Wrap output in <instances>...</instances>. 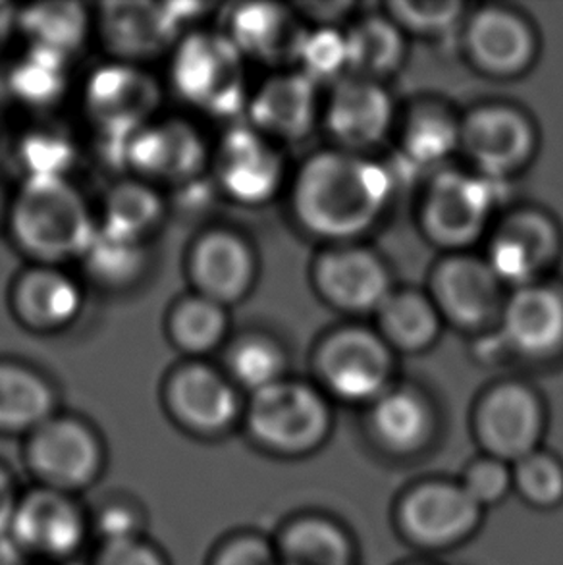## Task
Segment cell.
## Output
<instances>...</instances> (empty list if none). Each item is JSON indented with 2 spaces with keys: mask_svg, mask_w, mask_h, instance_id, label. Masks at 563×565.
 I'll use <instances>...</instances> for the list:
<instances>
[{
  "mask_svg": "<svg viewBox=\"0 0 563 565\" xmlns=\"http://www.w3.org/2000/svg\"><path fill=\"white\" fill-rule=\"evenodd\" d=\"M242 425L253 446L263 454L304 459L325 448L334 420L325 392L284 379L249 396Z\"/></svg>",
  "mask_w": 563,
  "mask_h": 565,
  "instance_id": "3957f363",
  "label": "cell"
},
{
  "mask_svg": "<svg viewBox=\"0 0 563 565\" xmlns=\"http://www.w3.org/2000/svg\"><path fill=\"white\" fill-rule=\"evenodd\" d=\"M498 180L482 174L442 172L423 203L426 236L449 249H464L487 230L498 201Z\"/></svg>",
  "mask_w": 563,
  "mask_h": 565,
  "instance_id": "7c38bea8",
  "label": "cell"
},
{
  "mask_svg": "<svg viewBox=\"0 0 563 565\" xmlns=\"http://www.w3.org/2000/svg\"><path fill=\"white\" fill-rule=\"evenodd\" d=\"M367 436L386 458H419L438 436V415L421 390L394 384L367 407Z\"/></svg>",
  "mask_w": 563,
  "mask_h": 565,
  "instance_id": "ffe728a7",
  "label": "cell"
},
{
  "mask_svg": "<svg viewBox=\"0 0 563 565\" xmlns=\"http://www.w3.org/2000/svg\"><path fill=\"white\" fill-rule=\"evenodd\" d=\"M8 224L23 253L53 267L82 259L97 230L87 201L68 178H25L10 201Z\"/></svg>",
  "mask_w": 563,
  "mask_h": 565,
  "instance_id": "7a4b0ae2",
  "label": "cell"
},
{
  "mask_svg": "<svg viewBox=\"0 0 563 565\" xmlns=\"http://www.w3.org/2000/svg\"><path fill=\"white\" fill-rule=\"evenodd\" d=\"M431 299L442 319L461 329H485L500 321L503 284L487 259L469 253H452L434 268Z\"/></svg>",
  "mask_w": 563,
  "mask_h": 565,
  "instance_id": "5bb4252c",
  "label": "cell"
},
{
  "mask_svg": "<svg viewBox=\"0 0 563 565\" xmlns=\"http://www.w3.org/2000/svg\"><path fill=\"white\" fill-rule=\"evenodd\" d=\"M188 268L195 294L229 307L252 290L257 259L244 236L234 230L213 228L195 239Z\"/></svg>",
  "mask_w": 563,
  "mask_h": 565,
  "instance_id": "44dd1931",
  "label": "cell"
},
{
  "mask_svg": "<svg viewBox=\"0 0 563 565\" xmlns=\"http://www.w3.org/2000/svg\"><path fill=\"white\" fill-rule=\"evenodd\" d=\"M12 307L28 329L51 332L76 321L84 307V294L61 268L35 265L15 280Z\"/></svg>",
  "mask_w": 563,
  "mask_h": 565,
  "instance_id": "4316f807",
  "label": "cell"
},
{
  "mask_svg": "<svg viewBox=\"0 0 563 565\" xmlns=\"http://www.w3.org/2000/svg\"><path fill=\"white\" fill-rule=\"evenodd\" d=\"M315 371L325 394L343 404L369 405L392 388V348L379 332L348 327L332 332L315 353Z\"/></svg>",
  "mask_w": 563,
  "mask_h": 565,
  "instance_id": "30bf717a",
  "label": "cell"
},
{
  "mask_svg": "<svg viewBox=\"0 0 563 565\" xmlns=\"http://www.w3.org/2000/svg\"><path fill=\"white\" fill-rule=\"evenodd\" d=\"M465 43L475 66L496 77L523 74L537 54L533 28L523 15L502 7L482 8L472 15Z\"/></svg>",
  "mask_w": 563,
  "mask_h": 565,
  "instance_id": "7402d4cb",
  "label": "cell"
},
{
  "mask_svg": "<svg viewBox=\"0 0 563 565\" xmlns=\"http://www.w3.org/2000/svg\"><path fill=\"white\" fill-rule=\"evenodd\" d=\"M465 7L461 2H419V0H394L390 2V20L402 31H412L415 35H446L454 30Z\"/></svg>",
  "mask_w": 563,
  "mask_h": 565,
  "instance_id": "b9f144b4",
  "label": "cell"
},
{
  "mask_svg": "<svg viewBox=\"0 0 563 565\" xmlns=\"http://www.w3.org/2000/svg\"><path fill=\"white\" fill-rule=\"evenodd\" d=\"M82 260L93 282L105 288H126L144 275L147 249L141 239L124 236L97 224L95 236L82 255Z\"/></svg>",
  "mask_w": 563,
  "mask_h": 565,
  "instance_id": "836d02e7",
  "label": "cell"
},
{
  "mask_svg": "<svg viewBox=\"0 0 563 565\" xmlns=\"http://www.w3.org/2000/svg\"><path fill=\"white\" fill-rule=\"evenodd\" d=\"M457 481L471 497L472 502L479 504L485 512L502 504L503 500L513 494L510 463H503L500 459L490 458L485 454L472 458L464 467Z\"/></svg>",
  "mask_w": 563,
  "mask_h": 565,
  "instance_id": "7bdbcfd3",
  "label": "cell"
},
{
  "mask_svg": "<svg viewBox=\"0 0 563 565\" xmlns=\"http://www.w3.org/2000/svg\"><path fill=\"white\" fill-rule=\"evenodd\" d=\"M92 535L89 510L79 498L35 484L23 490L8 531L18 554L41 565H66Z\"/></svg>",
  "mask_w": 563,
  "mask_h": 565,
  "instance_id": "ba28073f",
  "label": "cell"
},
{
  "mask_svg": "<svg viewBox=\"0 0 563 565\" xmlns=\"http://www.w3.org/2000/svg\"><path fill=\"white\" fill-rule=\"evenodd\" d=\"M89 565H170L164 551L147 535L97 541Z\"/></svg>",
  "mask_w": 563,
  "mask_h": 565,
  "instance_id": "bcb514c9",
  "label": "cell"
},
{
  "mask_svg": "<svg viewBox=\"0 0 563 565\" xmlns=\"http://www.w3.org/2000/svg\"><path fill=\"white\" fill-rule=\"evenodd\" d=\"M546 423L541 394L525 382L506 381L490 386L477 399L471 433L480 454L513 466L541 450Z\"/></svg>",
  "mask_w": 563,
  "mask_h": 565,
  "instance_id": "9c48e42d",
  "label": "cell"
},
{
  "mask_svg": "<svg viewBox=\"0 0 563 565\" xmlns=\"http://www.w3.org/2000/svg\"><path fill=\"white\" fill-rule=\"evenodd\" d=\"M394 178L355 153H317L297 172L291 190L296 218L312 236L348 244L381 218Z\"/></svg>",
  "mask_w": 563,
  "mask_h": 565,
  "instance_id": "6da1fadb",
  "label": "cell"
},
{
  "mask_svg": "<svg viewBox=\"0 0 563 565\" xmlns=\"http://www.w3.org/2000/svg\"><path fill=\"white\" fill-rule=\"evenodd\" d=\"M513 494L537 512H556L563 505V459L554 451L529 454L511 466Z\"/></svg>",
  "mask_w": 563,
  "mask_h": 565,
  "instance_id": "f35d334b",
  "label": "cell"
},
{
  "mask_svg": "<svg viewBox=\"0 0 563 565\" xmlns=\"http://www.w3.org/2000/svg\"><path fill=\"white\" fill-rule=\"evenodd\" d=\"M291 15L276 4H237L224 20L222 33L244 58L275 61L294 51L299 33H291Z\"/></svg>",
  "mask_w": 563,
  "mask_h": 565,
  "instance_id": "f1b7e54d",
  "label": "cell"
},
{
  "mask_svg": "<svg viewBox=\"0 0 563 565\" xmlns=\"http://www.w3.org/2000/svg\"><path fill=\"white\" fill-rule=\"evenodd\" d=\"M280 565H355L358 543L350 529L330 513H294L282 523L275 536Z\"/></svg>",
  "mask_w": 563,
  "mask_h": 565,
  "instance_id": "484cf974",
  "label": "cell"
},
{
  "mask_svg": "<svg viewBox=\"0 0 563 565\" xmlns=\"http://www.w3.org/2000/svg\"><path fill=\"white\" fill-rule=\"evenodd\" d=\"M206 565H280L273 536L257 531H236L214 544Z\"/></svg>",
  "mask_w": 563,
  "mask_h": 565,
  "instance_id": "f6af8a7d",
  "label": "cell"
},
{
  "mask_svg": "<svg viewBox=\"0 0 563 565\" xmlns=\"http://www.w3.org/2000/svg\"><path fill=\"white\" fill-rule=\"evenodd\" d=\"M89 520L92 533L97 535L99 541L145 535L144 508L136 502V498L118 492L100 502L99 508L89 510Z\"/></svg>",
  "mask_w": 563,
  "mask_h": 565,
  "instance_id": "ee69618b",
  "label": "cell"
},
{
  "mask_svg": "<svg viewBox=\"0 0 563 565\" xmlns=\"http://www.w3.org/2000/svg\"><path fill=\"white\" fill-rule=\"evenodd\" d=\"M22 458L35 487L77 498L92 490L107 469V448L99 430L68 413H54L25 436Z\"/></svg>",
  "mask_w": 563,
  "mask_h": 565,
  "instance_id": "8992f818",
  "label": "cell"
},
{
  "mask_svg": "<svg viewBox=\"0 0 563 565\" xmlns=\"http://www.w3.org/2000/svg\"><path fill=\"white\" fill-rule=\"evenodd\" d=\"M255 130L265 138L297 141L311 131L319 115V85L299 72L276 74L247 103Z\"/></svg>",
  "mask_w": 563,
  "mask_h": 565,
  "instance_id": "cb8c5ba5",
  "label": "cell"
},
{
  "mask_svg": "<svg viewBox=\"0 0 563 565\" xmlns=\"http://www.w3.org/2000/svg\"><path fill=\"white\" fill-rule=\"evenodd\" d=\"M12 554H18L12 541L8 536H0V565H7Z\"/></svg>",
  "mask_w": 563,
  "mask_h": 565,
  "instance_id": "681fc988",
  "label": "cell"
},
{
  "mask_svg": "<svg viewBox=\"0 0 563 565\" xmlns=\"http://www.w3.org/2000/svg\"><path fill=\"white\" fill-rule=\"evenodd\" d=\"M214 177L222 191L245 205L267 203L284 178V162L270 139L252 124L232 126L214 154Z\"/></svg>",
  "mask_w": 563,
  "mask_h": 565,
  "instance_id": "d6986e66",
  "label": "cell"
},
{
  "mask_svg": "<svg viewBox=\"0 0 563 565\" xmlns=\"http://www.w3.org/2000/svg\"><path fill=\"white\" fill-rule=\"evenodd\" d=\"M459 147L479 174L502 182L531 161L537 134L519 108L487 105L475 108L461 122Z\"/></svg>",
  "mask_w": 563,
  "mask_h": 565,
  "instance_id": "9a60e30c",
  "label": "cell"
},
{
  "mask_svg": "<svg viewBox=\"0 0 563 565\" xmlns=\"http://www.w3.org/2000/svg\"><path fill=\"white\" fill-rule=\"evenodd\" d=\"M502 338L513 352L525 358H550L563 348V294L549 284L516 288L506 298Z\"/></svg>",
  "mask_w": 563,
  "mask_h": 565,
  "instance_id": "603a6c76",
  "label": "cell"
},
{
  "mask_svg": "<svg viewBox=\"0 0 563 565\" xmlns=\"http://www.w3.org/2000/svg\"><path fill=\"white\" fill-rule=\"evenodd\" d=\"M56 412L53 384L35 369L0 361V435L25 436Z\"/></svg>",
  "mask_w": 563,
  "mask_h": 565,
  "instance_id": "83f0119b",
  "label": "cell"
},
{
  "mask_svg": "<svg viewBox=\"0 0 563 565\" xmlns=\"http://www.w3.org/2000/svg\"><path fill=\"white\" fill-rule=\"evenodd\" d=\"M346 35L348 70L374 79L394 72L404 58V31L389 15H367Z\"/></svg>",
  "mask_w": 563,
  "mask_h": 565,
  "instance_id": "4dcf8cb0",
  "label": "cell"
},
{
  "mask_svg": "<svg viewBox=\"0 0 563 565\" xmlns=\"http://www.w3.org/2000/svg\"><path fill=\"white\" fill-rule=\"evenodd\" d=\"M376 319L382 340L400 352H423L440 334V313L423 291L392 290L379 307Z\"/></svg>",
  "mask_w": 563,
  "mask_h": 565,
  "instance_id": "f546056e",
  "label": "cell"
},
{
  "mask_svg": "<svg viewBox=\"0 0 563 565\" xmlns=\"http://www.w3.org/2000/svg\"><path fill=\"white\" fill-rule=\"evenodd\" d=\"M8 209H10V201H7V195L0 188V224L2 221H8Z\"/></svg>",
  "mask_w": 563,
  "mask_h": 565,
  "instance_id": "f907efd6",
  "label": "cell"
},
{
  "mask_svg": "<svg viewBox=\"0 0 563 565\" xmlns=\"http://www.w3.org/2000/svg\"><path fill=\"white\" fill-rule=\"evenodd\" d=\"M226 375L249 396L286 379L288 360L280 344L265 334H245L230 344Z\"/></svg>",
  "mask_w": 563,
  "mask_h": 565,
  "instance_id": "8d00e7d4",
  "label": "cell"
},
{
  "mask_svg": "<svg viewBox=\"0 0 563 565\" xmlns=\"http://www.w3.org/2000/svg\"><path fill=\"white\" fill-rule=\"evenodd\" d=\"M289 58L297 62L296 72L304 74L315 85L336 79L348 70L346 35L332 28L304 31L297 35Z\"/></svg>",
  "mask_w": 563,
  "mask_h": 565,
  "instance_id": "ab89813d",
  "label": "cell"
},
{
  "mask_svg": "<svg viewBox=\"0 0 563 565\" xmlns=\"http://www.w3.org/2000/svg\"><path fill=\"white\" fill-rule=\"evenodd\" d=\"M397 565H440L438 562H434V559L431 558H415V559H407V562H402V564Z\"/></svg>",
  "mask_w": 563,
  "mask_h": 565,
  "instance_id": "816d5d0a",
  "label": "cell"
},
{
  "mask_svg": "<svg viewBox=\"0 0 563 565\" xmlns=\"http://www.w3.org/2000/svg\"><path fill=\"white\" fill-rule=\"evenodd\" d=\"M325 118L328 130L342 146L363 149L389 134L394 105L376 79L351 77L336 85Z\"/></svg>",
  "mask_w": 563,
  "mask_h": 565,
  "instance_id": "d4e9b609",
  "label": "cell"
},
{
  "mask_svg": "<svg viewBox=\"0 0 563 565\" xmlns=\"http://www.w3.org/2000/svg\"><path fill=\"white\" fill-rule=\"evenodd\" d=\"M201 10L203 4L110 2L100 8V35L118 61L138 64L176 45Z\"/></svg>",
  "mask_w": 563,
  "mask_h": 565,
  "instance_id": "4fadbf2b",
  "label": "cell"
},
{
  "mask_svg": "<svg viewBox=\"0 0 563 565\" xmlns=\"http://www.w3.org/2000/svg\"><path fill=\"white\" fill-rule=\"evenodd\" d=\"M162 216L164 201L159 191L144 180H126L108 191L100 226L145 242Z\"/></svg>",
  "mask_w": 563,
  "mask_h": 565,
  "instance_id": "d590c367",
  "label": "cell"
},
{
  "mask_svg": "<svg viewBox=\"0 0 563 565\" xmlns=\"http://www.w3.org/2000/svg\"><path fill=\"white\" fill-rule=\"evenodd\" d=\"M85 113L105 143V157L118 164L126 141L152 122L160 105V87L141 66L108 62L85 84Z\"/></svg>",
  "mask_w": 563,
  "mask_h": 565,
  "instance_id": "52a82bcc",
  "label": "cell"
},
{
  "mask_svg": "<svg viewBox=\"0 0 563 565\" xmlns=\"http://www.w3.org/2000/svg\"><path fill=\"white\" fill-rule=\"evenodd\" d=\"M18 30L30 38L31 45L70 58L89 35V14L84 4L77 2L35 4L20 10Z\"/></svg>",
  "mask_w": 563,
  "mask_h": 565,
  "instance_id": "1f68e13d",
  "label": "cell"
},
{
  "mask_svg": "<svg viewBox=\"0 0 563 565\" xmlns=\"http://www.w3.org/2000/svg\"><path fill=\"white\" fill-rule=\"evenodd\" d=\"M0 108H2V89H0Z\"/></svg>",
  "mask_w": 563,
  "mask_h": 565,
  "instance_id": "f5cc1de1",
  "label": "cell"
},
{
  "mask_svg": "<svg viewBox=\"0 0 563 565\" xmlns=\"http://www.w3.org/2000/svg\"><path fill=\"white\" fill-rule=\"evenodd\" d=\"M68 85V58L30 45L8 72L7 92L31 108L53 107Z\"/></svg>",
  "mask_w": 563,
  "mask_h": 565,
  "instance_id": "e575fe53",
  "label": "cell"
},
{
  "mask_svg": "<svg viewBox=\"0 0 563 565\" xmlns=\"http://www.w3.org/2000/svg\"><path fill=\"white\" fill-rule=\"evenodd\" d=\"M18 14L20 10L12 4H0V43L18 30Z\"/></svg>",
  "mask_w": 563,
  "mask_h": 565,
  "instance_id": "c3c4849f",
  "label": "cell"
},
{
  "mask_svg": "<svg viewBox=\"0 0 563 565\" xmlns=\"http://www.w3.org/2000/svg\"><path fill=\"white\" fill-rule=\"evenodd\" d=\"M22 492L14 473L0 461V536H8Z\"/></svg>",
  "mask_w": 563,
  "mask_h": 565,
  "instance_id": "7dc6e473",
  "label": "cell"
},
{
  "mask_svg": "<svg viewBox=\"0 0 563 565\" xmlns=\"http://www.w3.org/2000/svg\"><path fill=\"white\" fill-rule=\"evenodd\" d=\"M312 282L320 298L343 313H376L392 294L386 265L359 245L340 244L320 253Z\"/></svg>",
  "mask_w": 563,
  "mask_h": 565,
  "instance_id": "ac0fdd59",
  "label": "cell"
},
{
  "mask_svg": "<svg viewBox=\"0 0 563 565\" xmlns=\"http://www.w3.org/2000/svg\"><path fill=\"white\" fill-rule=\"evenodd\" d=\"M25 178H68L76 149L61 131L35 130L23 136L18 149Z\"/></svg>",
  "mask_w": 563,
  "mask_h": 565,
  "instance_id": "60d3db41",
  "label": "cell"
},
{
  "mask_svg": "<svg viewBox=\"0 0 563 565\" xmlns=\"http://www.w3.org/2000/svg\"><path fill=\"white\" fill-rule=\"evenodd\" d=\"M560 252L562 236L549 214L518 211L500 222L485 259L502 284L521 288L539 282Z\"/></svg>",
  "mask_w": 563,
  "mask_h": 565,
  "instance_id": "e0dca14e",
  "label": "cell"
},
{
  "mask_svg": "<svg viewBox=\"0 0 563 565\" xmlns=\"http://www.w3.org/2000/svg\"><path fill=\"white\" fill-rule=\"evenodd\" d=\"M485 515L487 512L472 502L457 479L425 477L397 494L392 527L405 546L431 558L471 543Z\"/></svg>",
  "mask_w": 563,
  "mask_h": 565,
  "instance_id": "277c9868",
  "label": "cell"
},
{
  "mask_svg": "<svg viewBox=\"0 0 563 565\" xmlns=\"http://www.w3.org/2000/svg\"><path fill=\"white\" fill-rule=\"evenodd\" d=\"M168 417L188 435L221 438L244 419L245 404L226 373L201 361L176 367L162 388Z\"/></svg>",
  "mask_w": 563,
  "mask_h": 565,
  "instance_id": "8fae6325",
  "label": "cell"
},
{
  "mask_svg": "<svg viewBox=\"0 0 563 565\" xmlns=\"http://www.w3.org/2000/svg\"><path fill=\"white\" fill-rule=\"evenodd\" d=\"M461 124L444 108H417L404 130V157L415 169H433L456 151Z\"/></svg>",
  "mask_w": 563,
  "mask_h": 565,
  "instance_id": "74e56055",
  "label": "cell"
},
{
  "mask_svg": "<svg viewBox=\"0 0 563 565\" xmlns=\"http://www.w3.org/2000/svg\"><path fill=\"white\" fill-rule=\"evenodd\" d=\"M229 307L190 294L178 299L168 313V337L188 355H205L224 342L229 332Z\"/></svg>",
  "mask_w": 563,
  "mask_h": 565,
  "instance_id": "d6a6232c",
  "label": "cell"
},
{
  "mask_svg": "<svg viewBox=\"0 0 563 565\" xmlns=\"http://www.w3.org/2000/svg\"><path fill=\"white\" fill-rule=\"evenodd\" d=\"M205 162V141L191 124L152 120L126 141L118 167L130 169L139 180L149 184L183 185L198 180Z\"/></svg>",
  "mask_w": 563,
  "mask_h": 565,
  "instance_id": "2e32d148",
  "label": "cell"
},
{
  "mask_svg": "<svg viewBox=\"0 0 563 565\" xmlns=\"http://www.w3.org/2000/svg\"><path fill=\"white\" fill-rule=\"evenodd\" d=\"M244 54L222 31H191L174 45L170 84L188 105L216 118L247 108Z\"/></svg>",
  "mask_w": 563,
  "mask_h": 565,
  "instance_id": "5b68a950",
  "label": "cell"
}]
</instances>
